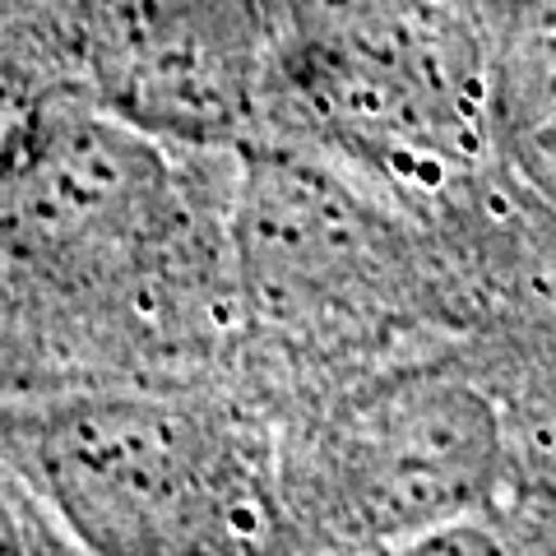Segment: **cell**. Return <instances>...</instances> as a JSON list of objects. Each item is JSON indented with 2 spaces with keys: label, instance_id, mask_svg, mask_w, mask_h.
<instances>
[{
  "label": "cell",
  "instance_id": "cell-3",
  "mask_svg": "<svg viewBox=\"0 0 556 556\" xmlns=\"http://www.w3.org/2000/svg\"><path fill=\"white\" fill-rule=\"evenodd\" d=\"M237 247L255 306L292 329L367 325L399 292L394 228L329 172L288 153L251 163Z\"/></svg>",
  "mask_w": 556,
  "mask_h": 556
},
{
  "label": "cell",
  "instance_id": "cell-8",
  "mask_svg": "<svg viewBox=\"0 0 556 556\" xmlns=\"http://www.w3.org/2000/svg\"><path fill=\"white\" fill-rule=\"evenodd\" d=\"M371 556H506L501 543L482 525L468 519H455V525L427 529V533H408V538H390L380 543Z\"/></svg>",
  "mask_w": 556,
  "mask_h": 556
},
{
  "label": "cell",
  "instance_id": "cell-4",
  "mask_svg": "<svg viewBox=\"0 0 556 556\" xmlns=\"http://www.w3.org/2000/svg\"><path fill=\"white\" fill-rule=\"evenodd\" d=\"M172 218V172L153 130L121 112L47 116L33 153L0 181V237L61 274L126 265Z\"/></svg>",
  "mask_w": 556,
  "mask_h": 556
},
{
  "label": "cell",
  "instance_id": "cell-2",
  "mask_svg": "<svg viewBox=\"0 0 556 556\" xmlns=\"http://www.w3.org/2000/svg\"><path fill=\"white\" fill-rule=\"evenodd\" d=\"M38 473L98 556H208L232 538L241 486L208 422L153 399H98L56 413Z\"/></svg>",
  "mask_w": 556,
  "mask_h": 556
},
{
  "label": "cell",
  "instance_id": "cell-1",
  "mask_svg": "<svg viewBox=\"0 0 556 556\" xmlns=\"http://www.w3.org/2000/svg\"><path fill=\"white\" fill-rule=\"evenodd\" d=\"M288 75L339 144L394 177H437L473 139V42L437 0H302Z\"/></svg>",
  "mask_w": 556,
  "mask_h": 556
},
{
  "label": "cell",
  "instance_id": "cell-5",
  "mask_svg": "<svg viewBox=\"0 0 556 556\" xmlns=\"http://www.w3.org/2000/svg\"><path fill=\"white\" fill-rule=\"evenodd\" d=\"M496 417L468 386H394L348 413L334 478L348 519L376 543L468 519L496 478Z\"/></svg>",
  "mask_w": 556,
  "mask_h": 556
},
{
  "label": "cell",
  "instance_id": "cell-7",
  "mask_svg": "<svg viewBox=\"0 0 556 556\" xmlns=\"http://www.w3.org/2000/svg\"><path fill=\"white\" fill-rule=\"evenodd\" d=\"M47 116L51 112L28 93V84L14 79L10 70H0V181L33 153V144L42 139Z\"/></svg>",
  "mask_w": 556,
  "mask_h": 556
},
{
  "label": "cell",
  "instance_id": "cell-6",
  "mask_svg": "<svg viewBox=\"0 0 556 556\" xmlns=\"http://www.w3.org/2000/svg\"><path fill=\"white\" fill-rule=\"evenodd\" d=\"M108 93L144 130L228 135L251 108V38L232 10L149 0L108 47Z\"/></svg>",
  "mask_w": 556,
  "mask_h": 556
}]
</instances>
